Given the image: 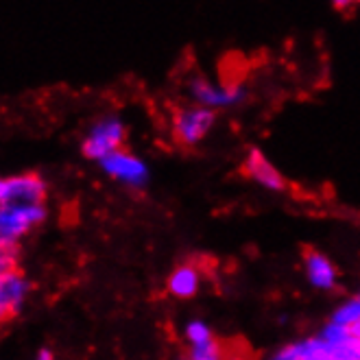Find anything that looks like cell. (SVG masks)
<instances>
[{
  "mask_svg": "<svg viewBox=\"0 0 360 360\" xmlns=\"http://www.w3.org/2000/svg\"><path fill=\"white\" fill-rule=\"evenodd\" d=\"M199 269L193 264H179L168 278V292L177 300H190L199 292Z\"/></svg>",
  "mask_w": 360,
  "mask_h": 360,
  "instance_id": "obj_10",
  "label": "cell"
},
{
  "mask_svg": "<svg viewBox=\"0 0 360 360\" xmlns=\"http://www.w3.org/2000/svg\"><path fill=\"white\" fill-rule=\"evenodd\" d=\"M332 323L345 328H354L356 323H360V297H352L338 306L332 314Z\"/></svg>",
  "mask_w": 360,
  "mask_h": 360,
  "instance_id": "obj_12",
  "label": "cell"
},
{
  "mask_svg": "<svg viewBox=\"0 0 360 360\" xmlns=\"http://www.w3.org/2000/svg\"><path fill=\"white\" fill-rule=\"evenodd\" d=\"M184 360H225V352H223L221 341L210 338V341H205L201 345H190Z\"/></svg>",
  "mask_w": 360,
  "mask_h": 360,
  "instance_id": "obj_11",
  "label": "cell"
},
{
  "mask_svg": "<svg viewBox=\"0 0 360 360\" xmlns=\"http://www.w3.org/2000/svg\"><path fill=\"white\" fill-rule=\"evenodd\" d=\"M44 203L33 205H3L0 207V247H15L25 234L46 221Z\"/></svg>",
  "mask_w": 360,
  "mask_h": 360,
  "instance_id": "obj_1",
  "label": "cell"
},
{
  "mask_svg": "<svg viewBox=\"0 0 360 360\" xmlns=\"http://www.w3.org/2000/svg\"><path fill=\"white\" fill-rule=\"evenodd\" d=\"M186 338L190 345H201L210 341V338H214V334H212L210 326L203 319H193L186 323Z\"/></svg>",
  "mask_w": 360,
  "mask_h": 360,
  "instance_id": "obj_14",
  "label": "cell"
},
{
  "mask_svg": "<svg viewBox=\"0 0 360 360\" xmlns=\"http://www.w3.org/2000/svg\"><path fill=\"white\" fill-rule=\"evenodd\" d=\"M243 173L247 177H251L253 181H258L260 186H264L266 190H275V193H280V190L286 188V181L280 175V171L262 155L260 149H251L247 153L245 164H243Z\"/></svg>",
  "mask_w": 360,
  "mask_h": 360,
  "instance_id": "obj_8",
  "label": "cell"
},
{
  "mask_svg": "<svg viewBox=\"0 0 360 360\" xmlns=\"http://www.w3.org/2000/svg\"><path fill=\"white\" fill-rule=\"evenodd\" d=\"M35 360H55V356H53V352L51 349H39V354H37V358Z\"/></svg>",
  "mask_w": 360,
  "mask_h": 360,
  "instance_id": "obj_15",
  "label": "cell"
},
{
  "mask_svg": "<svg viewBox=\"0 0 360 360\" xmlns=\"http://www.w3.org/2000/svg\"><path fill=\"white\" fill-rule=\"evenodd\" d=\"M188 96L193 98L195 105L207 110H227L236 108V105L245 103L247 88L240 83H225V86H217V83L207 81L205 77H193L188 81Z\"/></svg>",
  "mask_w": 360,
  "mask_h": 360,
  "instance_id": "obj_2",
  "label": "cell"
},
{
  "mask_svg": "<svg viewBox=\"0 0 360 360\" xmlns=\"http://www.w3.org/2000/svg\"><path fill=\"white\" fill-rule=\"evenodd\" d=\"M319 338L323 343H328L330 347H341L345 343H349L354 334H352V328H345V326H338V323H328L321 332H319Z\"/></svg>",
  "mask_w": 360,
  "mask_h": 360,
  "instance_id": "obj_13",
  "label": "cell"
},
{
  "mask_svg": "<svg viewBox=\"0 0 360 360\" xmlns=\"http://www.w3.org/2000/svg\"><path fill=\"white\" fill-rule=\"evenodd\" d=\"M46 197V184L35 173L11 175L0 181V207L3 205H33Z\"/></svg>",
  "mask_w": 360,
  "mask_h": 360,
  "instance_id": "obj_5",
  "label": "cell"
},
{
  "mask_svg": "<svg viewBox=\"0 0 360 360\" xmlns=\"http://www.w3.org/2000/svg\"><path fill=\"white\" fill-rule=\"evenodd\" d=\"M352 334H354V338H358V341H360V323H356V326L352 328Z\"/></svg>",
  "mask_w": 360,
  "mask_h": 360,
  "instance_id": "obj_16",
  "label": "cell"
},
{
  "mask_svg": "<svg viewBox=\"0 0 360 360\" xmlns=\"http://www.w3.org/2000/svg\"><path fill=\"white\" fill-rule=\"evenodd\" d=\"M29 290L31 282L20 271L0 275V312H3V319L15 316L25 308Z\"/></svg>",
  "mask_w": 360,
  "mask_h": 360,
  "instance_id": "obj_7",
  "label": "cell"
},
{
  "mask_svg": "<svg viewBox=\"0 0 360 360\" xmlns=\"http://www.w3.org/2000/svg\"><path fill=\"white\" fill-rule=\"evenodd\" d=\"M98 164L105 175H110L112 179L122 181L131 188H144L149 184V166H146L138 155L124 151V149L114 151L112 155H108Z\"/></svg>",
  "mask_w": 360,
  "mask_h": 360,
  "instance_id": "obj_6",
  "label": "cell"
},
{
  "mask_svg": "<svg viewBox=\"0 0 360 360\" xmlns=\"http://www.w3.org/2000/svg\"><path fill=\"white\" fill-rule=\"evenodd\" d=\"M217 112L199 108V105H188L175 112L173 116V136L181 146H197L214 127Z\"/></svg>",
  "mask_w": 360,
  "mask_h": 360,
  "instance_id": "obj_4",
  "label": "cell"
},
{
  "mask_svg": "<svg viewBox=\"0 0 360 360\" xmlns=\"http://www.w3.org/2000/svg\"><path fill=\"white\" fill-rule=\"evenodd\" d=\"M127 129L118 116H105L98 118L86 136L81 144V151L88 160L94 162H103L108 155H112L114 151L122 149V142H124Z\"/></svg>",
  "mask_w": 360,
  "mask_h": 360,
  "instance_id": "obj_3",
  "label": "cell"
},
{
  "mask_svg": "<svg viewBox=\"0 0 360 360\" xmlns=\"http://www.w3.org/2000/svg\"><path fill=\"white\" fill-rule=\"evenodd\" d=\"M304 269H306V278L314 288L321 290H332L336 286L338 273L334 264L323 256L321 251L316 249H306L304 251Z\"/></svg>",
  "mask_w": 360,
  "mask_h": 360,
  "instance_id": "obj_9",
  "label": "cell"
},
{
  "mask_svg": "<svg viewBox=\"0 0 360 360\" xmlns=\"http://www.w3.org/2000/svg\"><path fill=\"white\" fill-rule=\"evenodd\" d=\"M358 297H360V295H358Z\"/></svg>",
  "mask_w": 360,
  "mask_h": 360,
  "instance_id": "obj_17",
  "label": "cell"
}]
</instances>
